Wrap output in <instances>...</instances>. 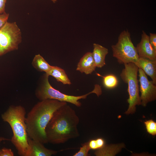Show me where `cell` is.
Wrapping results in <instances>:
<instances>
[{
  "label": "cell",
  "instance_id": "7",
  "mask_svg": "<svg viewBox=\"0 0 156 156\" xmlns=\"http://www.w3.org/2000/svg\"><path fill=\"white\" fill-rule=\"evenodd\" d=\"M22 41L21 29L15 22H7L0 29V56L18 49Z\"/></svg>",
  "mask_w": 156,
  "mask_h": 156
},
{
  "label": "cell",
  "instance_id": "1",
  "mask_svg": "<svg viewBox=\"0 0 156 156\" xmlns=\"http://www.w3.org/2000/svg\"><path fill=\"white\" fill-rule=\"evenodd\" d=\"M79 122L75 111L67 103L61 107L54 112L46 128L48 143L63 144L79 137Z\"/></svg>",
  "mask_w": 156,
  "mask_h": 156
},
{
  "label": "cell",
  "instance_id": "12",
  "mask_svg": "<svg viewBox=\"0 0 156 156\" xmlns=\"http://www.w3.org/2000/svg\"><path fill=\"white\" fill-rule=\"evenodd\" d=\"M135 64L149 76L154 84L156 85V61L140 57Z\"/></svg>",
  "mask_w": 156,
  "mask_h": 156
},
{
  "label": "cell",
  "instance_id": "20",
  "mask_svg": "<svg viewBox=\"0 0 156 156\" xmlns=\"http://www.w3.org/2000/svg\"><path fill=\"white\" fill-rule=\"evenodd\" d=\"M14 153L11 149L6 148H0V156H13Z\"/></svg>",
  "mask_w": 156,
  "mask_h": 156
},
{
  "label": "cell",
  "instance_id": "19",
  "mask_svg": "<svg viewBox=\"0 0 156 156\" xmlns=\"http://www.w3.org/2000/svg\"><path fill=\"white\" fill-rule=\"evenodd\" d=\"M90 150L88 145V142L81 144V147L79 151L75 153L73 156H88L90 155L88 152Z\"/></svg>",
  "mask_w": 156,
  "mask_h": 156
},
{
  "label": "cell",
  "instance_id": "26",
  "mask_svg": "<svg viewBox=\"0 0 156 156\" xmlns=\"http://www.w3.org/2000/svg\"><path fill=\"white\" fill-rule=\"evenodd\" d=\"M4 141H10V140L9 138L0 136V144L2 142Z\"/></svg>",
  "mask_w": 156,
  "mask_h": 156
},
{
  "label": "cell",
  "instance_id": "2",
  "mask_svg": "<svg viewBox=\"0 0 156 156\" xmlns=\"http://www.w3.org/2000/svg\"><path fill=\"white\" fill-rule=\"evenodd\" d=\"M67 103L47 99L36 104L28 113L25 118L28 135L29 138L47 143L45 129L54 112Z\"/></svg>",
  "mask_w": 156,
  "mask_h": 156
},
{
  "label": "cell",
  "instance_id": "6",
  "mask_svg": "<svg viewBox=\"0 0 156 156\" xmlns=\"http://www.w3.org/2000/svg\"><path fill=\"white\" fill-rule=\"evenodd\" d=\"M128 30L122 31L118 37L117 43L112 46L113 56L120 64L131 62L136 64L139 59L136 47L133 45Z\"/></svg>",
  "mask_w": 156,
  "mask_h": 156
},
{
  "label": "cell",
  "instance_id": "8",
  "mask_svg": "<svg viewBox=\"0 0 156 156\" xmlns=\"http://www.w3.org/2000/svg\"><path fill=\"white\" fill-rule=\"evenodd\" d=\"M138 72L141 105L145 107L148 103L156 100V85L152 81L148 80L146 74L142 69L139 68Z\"/></svg>",
  "mask_w": 156,
  "mask_h": 156
},
{
  "label": "cell",
  "instance_id": "23",
  "mask_svg": "<svg viewBox=\"0 0 156 156\" xmlns=\"http://www.w3.org/2000/svg\"><path fill=\"white\" fill-rule=\"evenodd\" d=\"M95 139L97 149L101 148L105 145V141L103 138H98Z\"/></svg>",
  "mask_w": 156,
  "mask_h": 156
},
{
  "label": "cell",
  "instance_id": "5",
  "mask_svg": "<svg viewBox=\"0 0 156 156\" xmlns=\"http://www.w3.org/2000/svg\"><path fill=\"white\" fill-rule=\"evenodd\" d=\"M124 64L125 68L120 75L122 81L128 85L127 91L129 98L127 101L129 105L125 114L128 115L134 113L136 109V106L141 105L137 78L139 68L133 63Z\"/></svg>",
  "mask_w": 156,
  "mask_h": 156
},
{
  "label": "cell",
  "instance_id": "4",
  "mask_svg": "<svg viewBox=\"0 0 156 156\" xmlns=\"http://www.w3.org/2000/svg\"><path fill=\"white\" fill-rule=\"evenodd\" d=\"M49 76L45 73L42 78L39 85L36 89L35 95L40 101L47 99H54L69 103L77 107H80L81 103L79 101V100L85 99L88 95L91 93H95L99 96L102 93L101 86L99 84H96L94 90L86 94L79 96L67 95L54 88L51 86L49 81Z\"/></svg>",
  "mask_w": 156,
  "mask_h": 156
},
{
  "label": "cell",
  "instance_id": "18",
  "mask_svg": "<svg viewBox=\"0 0 156 156\" xmlns=\"http://www.w3.org/2000/svg\"><path fill=\"white\" fill-rule=\"evenodd\" d=\"M144 124L147 132L153 136L156 135V122L153 120L150 119L144 122Z\"/></svg>",
  "mask_w": 156,
  "mask_h": 156
},
{
  "label": "cell",
  "instance_id": "3",
  "mask_svg": "<svg viewBox=\"0 0 156 156\" xmlns=\"http://www.w3.org/2000/svg\"><path fill=\"white\" fill-rule=\"evenodd\" d=\"M26 114L23 106L11 105L1 115L3 120L8 123L11 128L13 135L10 141L21 156H28L29 153Z\"/></svg>",
  "mask_w": 156,
  "mask_h": 156
},
{
  "label": "cell",
  "instance_id": "24",
  "mask_svg": "<svg viewBox=\"0 0 156 156\" xmlns=\"http://www.w3.org/2000/svg\"><path fill=\"white\" fill-rule=\"evenodd\" d=\"M88 145L90 149L96 150L97 149L96 139H92L88 142Z\"/></svg>",
  "mask_w": 156,
  "mask_h": 156
},
{
  "label": "cell",
  "instance_id": "9",
  "mask_svg": "<svg viewBox=\"0 0 156 156\" xmlns=\"http://www.w3.org/2000/svg\"><path fill=\"white\" fill-rule=\"evenodd\" d=\"M136 47L139 58L156 61V50L151 45L149 36L144 31L142 32L141 41Z\"/></svg>",
  "mask_w": 156,
  "mask_h": 156
},
{
  "label": "cell",
  "instance_id": "14",
  "mask_svg": "<svg viewBox=\"0 0 156 156\" xmlns=\"http://www.w3.org/2000/svg\"><path fill=\"white\" fill-rule=\"evenodd\" d=\"M54 77L56 80L64 84L70 85L71 83L65 70L57 66H52L51 69L45 73Z\"/></svg>",
  "mask_w": 156,
  "mask_h": 156
},
{
  "label": "cell",
  "instance_id": "10",
  "mask_svg": "<svg viewBox=\"0 0 156 156\" xmlns=\"http://www.w3.org/2000/svg\"><path fill=\"white\" fill-rule=\"evenodd\" d=\"M29 147L28 156H51L55 155L58 152L46 148L41 142L28 137Z\"/></svg>",
  "mask_w": 156,
  "mask_h": 156
},
{
  "label": "cell",
  "instance_id": "21",
  "mask_svg": "<svg viewBox=\"0 0 156 156\" xmlns=\"http://www.w3.org/2000/svg\"><path fill=\"white\" fill-rule=\"evenodd\" d=\"M9 14L5 12L0 14V29L8 21Z\"/></svg>",
  "mask_w": 156,
  "mask_h": 156
},
{
  "label": "cell",
  "instance_id": "15",
  "mask_svg": "<svg viewBox=\"0 0 156 156\" xmlns=\"http://www.w3.org/2000/svg\"><path fill=\"white\" fill-rule=\"evenodd\" d=\"M124 146L123 144L105 145L101 148L96 150L94 154L96 156L114 155L119 152Z\"/></svg>",
  "mask_w": 156,
  "mask_h": 156
},
{
  "label": "cell",
  "instance_id": "11",
  "mask_svg": "<svg viewBox=\"0 0 156 156\" xmlns=\"http://www.w3.org/2000/svg\"><path fill=\"white\" fill-rule=\"evenodd\" d=\"M96 67L92 53L88 52L80 60L77 65L76 70L88 75L94 71Z\"/></svg>",
  "mask_w": 156,
  "mask_h": 156
},
{
  "label": "cell",
  "instance_id": "16",
  "mask_svg": "<svg viewBox=\"0 0 156 156\" xmlns=\"http://www.w3.org/2000/svg\"><path fill=\"white\" fill-rule=\"evenodd\" d=\"M32 65L38 71L44 72L45 73L48 72L52 67L40 54L36 55L34 56Z\"/></svg>",
  "mask_w": 156,
  "mask_h": 156
},
{
  "label": "cell",
  "instance_id": "27",
  "mask_svg": "<svg viewBox=\"0 0 156 156\" xmlns=\"http://www.w3.org/2000/svg\"><path fill=\"white\" fill-rule=\"evenodd\" d=\"M54 3H55L57 1V0H50Z\"/></svg>",
  "mask_w": 156,
  "mask_h": 156
},
{
  "label": "cell",
  "instance_id": "22",
  "mask_svg": "<svg viewBox=\"0 0 156 156\" xmlns=\"http://www.w3.org/2000/svg\"><path fill=\"white\" fill-rule=\"evenodd\" d=\"M149 42L152 47L156 50V34L155 33H150L149 36Z\"/></svg>",
  "mask_w": 156,
  "mask_h": 156
},
{
  "label": "cell",
  "instance_id": "25",
  "mask_svg": "<svg viewBox=\"0 0 156 156\" xmlns=\"http://www.w3.org/2000/svg\"><path fill=\"white\" fill-rule=\"evenodd\" d=\"M7 0H0V14L5 12V7Z\"/></svg>",
  "mask_w": 156,
  "mask_h": 156
},
{
  "label": "cell",
  "instance_id": "13",
  "mask_svg": "<svg viewBox=\"0 0 156 156\" xmlns=\"http://www.w3.org/2000/svg\"><path fill=\"white\" fill-rule=\"evenodd\" d=\"M93 46L92 53L96 67L101 68L105 64V57L108 53V50L97 44L94 43Z\"/></svg>",
  "mask_w": 156,
  "mask_h": 156
},
{
  "label": "cell",
  "instance_id": "17",
  "mask_svg": "<svg viewBox=\"0 0 156 156\" xmlns=\"http://www.w3.org/2000/svg\"><path fill=\"white\" fill-rule=\"evenodd\" d=\"M101 76L103 78V84L105 88L108 89L113 88L118 85V80L114 75L109 74L105 76Z\"/></svg>",
  "mask_w": 156,
  "mask_h": 156
}]
</instances>
